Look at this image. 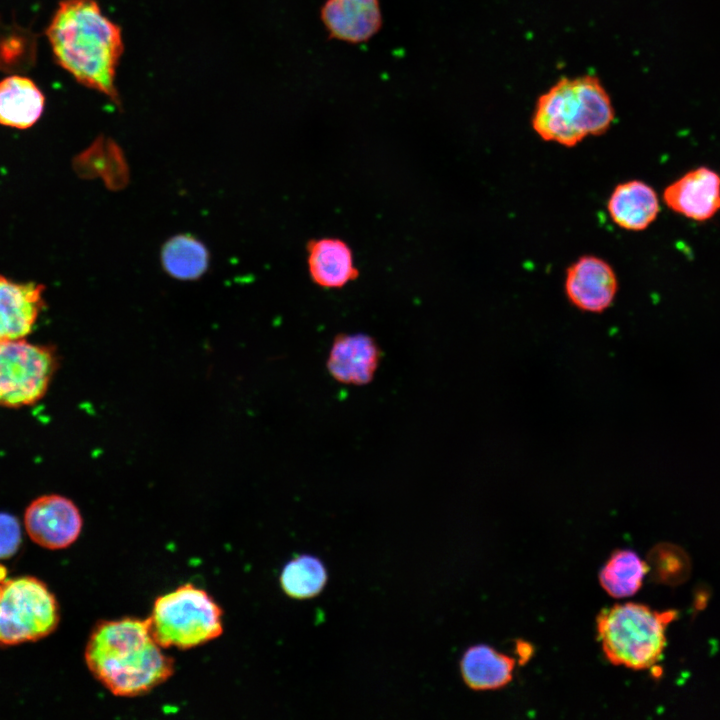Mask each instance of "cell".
Instances as JSON below:
<instances>
[{"mask_svg": "<svg viewBox=\"0 0 720 720\" xmlns=\"http://www.w3.org/2000/svg\"><path fill=\"white\" fill-rule=\"evenodd\" d=\"M75 168L83 176H102L110 189H120L128 180L127 165L121 150L116 143L103 137L98 138L75 159Z\"/></svg>", "mask_w": 720, "mask_h": 720, "instance_id": "20", "label": "cell"}, {"mask_svg": "<svg viewBox=\"0 0 720 720\" xmlns=\"http://www.w3.org/2000/svg\"><path fill=\"white\" fill-rule=\"evenodd\" d=\"M676 617L674 610L658 612L638 603L603 609L596 629L606 658L634 670L653 667L665 649L667 626Z\"/></svg>", "mask_w": 720, "mask_h": 720, "instance_id": "4", "label": "cell"}, {"mask_svg": "<svg viewBox=\"0 0 720 720\" xmlns=\"http://www.w3.org/2000/svg\"><path fill=\"white\" fill-rule=\"evenodd\" d=\"M210 254L207 247L190 234L168 239L161 250L165 272L178 280H197L208 270Z\"/></svg>", "mask_w": 720, "mask_h": 720, "instance_id": "18", "label": "cell"}, {"mask_svg": "<svg viewBox=\"0 0 720 720\" xmlns=\"http://www.w3.org/2000/svg\"><path fill=\"white\" fill-rule=\"evenodd\" d=\"M517 650L520 656V661L525 662L528 660V658L532 654V647L525 642H519L517 645Z\"/></svg>", "mask_w": 720, "mask_h": 720, "instance_id": "24", "label": "cell"}, {"mask_svg": "<svg viewBox=\"0 0 720 720\" xmlns=\"http://www.w3.org/2000/svg\"><path fill=\"white\" fill-rule=\"evenodd\" d=\"M320 15L330 38L352 44L369 40L382 26L379 0H326Z\"/></svg>", "mask_w": 720, "mask_h": 720, "instance_id": "11", "label": "cell"}, {"mask_svg": "<svg viewBox=\"0 0 720 720\" xmlns=\"http://www.w3.org/2000/svg\"><path fill=\"white\" fill-rule=\"evenodd\" d=\"M58 364L52 346L24 338L0 341V406L20 408L41 400Z\"/></svg>", "mask_w": 720, "mask_h": 720, "instance_id": "7", "label": "cell"}, {"mask_svg": "<svg viewBox=\"0 0 720 720\" xmlns=\"http://www.w3.org/2000/svg\"><path fill=\"white\" fill-rule=\"evenodd\" d=\"M564 291L578 310L602 313L614 302L618 279L613 267L595 255H583L566 270Z\"/></svg>", "mask_w": 720, "mask_h": 720, "instance_id": "9", "label": "cell"}, {"mask_svg": "<svg viewBox=\"0 0 720 720\" xmlns=\"http://www.w3.org/2000/svg\"><path fill=\"white\" fill-rule=\"evenodd\" d=\"M223 611L204 589L191 583L156 598L148 617L154 639L162 648L186 650L223 633Z\"/></svg>", "mask_w": 720, "mask_h": 720, "instance_id": "5", "label": "cell"}, {"mask_svg": "<svg viewBox=\"0 0 720 720\" xmlns=\"http://www.w3.org/2000/svg\"><path fill=\"white\" fill-rule=\"evenodd\" d=\"M648 574V565L632 550L615 551L599 573L602 588L614 598L634 595Z\"/></svg>", "mask_w": 720, "mask_h": 720, "instance_id": "21", "label": "cell"}, {"mask_svg": "<svg viewBox=\"0 0 720 720\" xmlns=\"http://www.w3.org/2000/svg\"><path fill=\"white\" fill-rule=\"evenodd\" d=\"M607 211L613 223L627 231H643L657 218L660 202L654 188L642 180L619 183L611 192Z\"/></svg>", "mask_w": 720, "mask_h": 720, "instance_id": "15", "label": "cell"}, {"mask_svg": "<svg viewBox=\"0 0 720 720\" xmlns=\"http://www.w3.org/2000/svg\"><path fill=\"white\" fill-rule=\"evenodd\" d=\"M306 252L309 276L321 288H343L359 276L353 251L340 238L310 239L306 244Z\"/></svg>", "mask_w": 720, "mask_h": 720, "instance_id": "14", "label": "cell"}, {"mask_svg": "<svg viewBox=\"0 0 720 720\" xmlns=\"http://www.w3.org/2000/svg\"><path fill=\"white\" fill-rule=\"evenodd\" d=\"M615 109L601 80L593 74L560 78L535 104L534 132L546 142L574 147L589 136L605 134Z\"/></svg>", "mask_w": 720, "mask_h": 720, "instance_id": "3", "label": "cell"}, {"mask_svg": "<svg viewBox=\"0 0 720 720\" xmlns=\"http://www.w3.org/2000/svg\"><path fill=\"white\" fill-rule=\"evenodd\" d=\"M24 526L35 544L49 550H61L78 539L83 518L72 500L48 494L37 497L27 506Z\"/></svg>", "mask_w": 720, "mask_h": 720, "instance_id": "8", "label": "cell"}, {"mask_svg": "<svg viewBox=\"0 0 720 720\" xmlns=\"http://www.w3.org/2000/svg\"><path fill=\"white\" fill-rule=\"evenodd\" d=\"M646 563L648 572H651L655 580L662 583L679 582L688 573L686 555L672 545L655 546L650 551Z\"/></svg>", "mask_w": 720, "mask_h": 720, "instance_id": "22", "label": "cell"}, {"mask_svg": "<svg viewBox=\"0 0 720 720\" xmlns=\"http://www.w3.org/2000/svg\"><path fill=\"white\" fill-rule=\"evenodd\" d=\"M44 106V94L31 78L14 74L0 81L1 125L27 129L39 120Z\"/></svg>", "mask_w": 720, "mask_h": 720, "instance_id": "16", "label": "cell"}, {"mask_svg": "<svg viewBox=\"0 0 720 720\" xmlns=\"http://www.w3.org/2000/svg\"><path fill=\"white\" fill-rule=\"evenodd\" d=\"M328 581L323 561L311 554H299L283 566L279 583L282 591L292 599L308 600L318 596Z\"/></svg>", "mask_w": 720, "mask_h": 720, "instance_id": "19", "label": "cell"}, {"mask_svg": "<svg viewBox=\"0 0 720 720\" xmlns=\"http://www.w3.org/2000/svg\"><path fill=\"white\" fill-rule=\"evenodd\" d=\"M6 575V569L4 566L0 565V580H4Z\"/></svg>", "mask_w": 720, "mask_h": 720, "instance_id": "25", "label": "cell"}, {"mask_svg": "<svg viewBox=\"0 0 720 720\" xmlns=\"http://www.w3.org/2000/svg\"><path fill=\"white\" fill-rule=\"evenodd\" d=\"M59 622L60 607L46 583L33 576L6 580L0 596V647L41 640Z\"/></svg>", "mask_w": 720, "mask_h": 720, "instance_id": "6", "label": "cell"}, {"mask_svg": "<svg viewBox=\"0 0 720 720\" xmlns=\"http://www.w3.org/2000/svg\"><path fill=\"white\" fill-rule=\"evenodd\" d=\"M22 543L18 519L10 513L0 512V560L14 556Z\"/></svg>", "mask_w": 720, "mask_h": 720, "instance_id": "23", "label": "cell"}, {"mask_svg": "<svg viewBox=\"0 0 720 720\" xmlns=\"http://www.w3.org/2000/svg\"><path fill=\"white\" fill-rule=\"evenodd\" d=\"M162 649L148 618L105 620L91 631L84 659L93 677L112 694L135 697L173 675L174 660Z\"/></svg>", "mask_w": 720, "mask_h": 720, "instance_id": "2", "label": "cell"}, {"mask_svg": "<svg viewBox=\"0 0 720 720\" xmlns=\"http://www.w3.org/2000/svg\"><path fill=\"white\" fill-rule=\"evenodd\" d=\"M44 286L17 283L0 275V341L23 339L44 307Z\"/></svg>", "mask_w": 720, "mask_h": 720, "instance_id": "12", "label": "cell"}, {"mask_svg": "<svg viewBox=\"0 0 720 720\" xmlns=\"http://www.w3.org/2000/svg\"><path fill=\"white\" fill-rule=\"evenodd\" d=\"M380 357L381 351L369 335H337L330 349L327 368L338 382L364 385L373 379Z\"/></svg>", "mask_w": 720, "mask_h": 720, "instance_id": "13", "label": "cell"}, {"mask_svg": "<svg viewBox=\"0 0 720 720\" xmlns=\"http://www.w3.org/2000/svg\"><path fill=\"white\" fill-rule=\"evenodd\" d=\"M56 63L120 106L116 73L124 43L96 0H61L45 30Z\"/></svg>", "mask_w": 720, "mask_h": 720, "instance_id": "1", "label": "cell"}, {"mask_svg": "<svg viewBox=\"0 0 720 720\" xmlns=\"http://www.w3.org/2000/svg\"><path fill=\"white\" fill-rule=\"evenodd\" d=\"M6 580H7V579L0 580V596H1L2 592H3V589H4V586H5Z\"/></svg>", "mask_w": 720, "mask_h": 720, "instance_id": "26", "label": "cell"}, {"mask_svg": "<svg viewBox=\"0 0 720 720\" xmlns=\"http://www.w3.org/2000/svg\"><path fill=\"white\" fill-rule=\"evenodd\" d=\"M515 660L487 645L467 649L460 661L465 684L473 690H492L506 686L513 677Z\"/></svg>", "mask_w": 720, "mask_h": 720, "instance_id": "17", "label": "cell"}, {"mask_svg": "<svg viewBox=\"0 0 720 720\" xmlns=\"http://www.w3.org/2000/svg\"><path fill=\"white\" fill-rule=\"evenodd\" d=\"M663 201L679 215L707 221L720 211V174L706 166L691 169L664 189Z\"/></svg>", "mask_w": 720, "mask_h": 720, "instance_id": "10", "label": "cell"}]
</instances>
